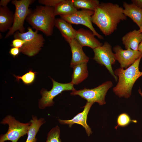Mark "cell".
<instances>
[{"mask_svg":"<svg viewBox=\"0 0 142 142\" xmlns=\"http://www.w3.org/2000/svg\"><path fill=\"white\" fill-rule=\"evenodd\" d=\"M123 8L111 2L101 3L94 11L92 17V23L95 24L105 36H109L115 31L121 21L127 17L123 13Z\"/></svg>","mask_w":142,"mask_h":142,"instance_id":"obj_1","label":"cell"},{"mask_svg":"<svg viewBox=\"0 0 142 142\" xmlns=\"http://www.w3.org/2000/svg\"><path fill=\"white\" fill-rule=\"evenodd\" d=\"M142 56L126 69L119 68L114 71L118 77V82L113 89V92L120 98H129L131 94L133 87L136 80L142 76V72L139 70V66Z\"/></svg>","mask_w":142,"mask_h":142,"instance_id":"obj_2","label":"cell"},{"mask_svg":"<svg viewBox=\"0 0 142 142\" xmlns=\"http://www.w3.org/2000/svg\"><path fill=\"white\" fill-rule=\"evenodd\" d=\"M55 16L54 7L37 6L34 10L31 9L26 20L36 30L50 36L53 33Z\"/></svg>","mask_w":142,"mask_h":142,"instance_id":"obj_3","label":"cell"},{"mask_svg":"<svg viewBox=\"0 0 142 142\" xmlns=\"http://www.w3.org/2000/svg\"><path fill=\"white\" fill-rule=\"evenodd\" d=\"M26 32L21 33L18 31L13 34L14 39L19 38L23 40L25 44L20 49L21 52L29 57L37 54L43 47L45 39L42 34H38V31H34L29 27Z\"/></svg>","mask_w":142,"mask_h":142,"instance_id":"obj_4","label":"cell"},{"mask_svg":"<svg viewBox=\"0 0 142 142\" xmlns=\"http://www.w3.org/2000/svg\"><path fill=\"white\" fill-rule=\"evenodd\" d=\"M34 1L33 0H13L11 1V3L15 7L14 21L5 38H7L13 35L17 31H18L21 33L25 32L24 26V21L31 11L29 8V6Z\"/></svg>","mask_w":142,"mask_h":142,"instance_id":"obj_5","label":"cell"},{"mask_svg":"<svg viewBox=\"0 0 142 142\" xmlns=\"http://www.w3.org/2000/svg\"><path fill=\"white\" fill-rule=\"evenodd\" d=\"M113 86L111 81H106L98 86L91 89L84 88L78 90L75 89L70 93L71 95H78L86 100L87 102L97 103L102 105L106 104L105 97L106 93Z\"/></svg>","mask_w":142,"mask_h":142,"instance_id":"obj_6","label":"cell"},{"mask_svg":"<svg viewBox=\"0 0 142 142\" xmlns=\"http://www.w3.org/2000/svg\"><path fill=\"white\" fill-rule=\"evenodd\" d=\"M2 124H7L8 129L5 134L1 135L0 142L10 140L17 142L19 138L27 134L30 123H21L11 115H8L1 122Z\"/></svg>","mask_w":142,"mask_h":142,"instance_id":"obj_7","label":"cell"},{"mask_svg":"<svg viewBox=\"0 0 142 142\" xmlns=\"http://www.w3.org/2000/svg\"><path fill=\"white\" fill-rule=\"evenodd\" d=\"M53 83L52 89L49 91L42 89L40 92L41 98L39 99L38 108L44 109L47 107L52 106L54 102L53 99L55 97L65 91L73 90L75 88L74 85L70 82L66 83L58 82L51 78Z\"/></svg>","mask_w":142,"mask_h":142,"instance_id":"obj_8","label":"cell"},{"mask_svg":"<svg viewBox=\"0 0 142 142\" xmlns=\"http://www.w3.org/2000/svg\"><path fill=\"white\" fill-rule=\"evenodd\" d=\"M93 50L94 60L101 65L104 66L116 82H117L118 77L115 75L112 68V65L115 63L116 60L110 44L105 42L102 45L95 48Z\"/></svg>","mask_w":142,"mask_h":142,"instance_id":"obj_9","label":"cell"},{"mask_svg":"<svg viewBox=\"0 0 142 142\" xmlns=\"http://www.w3.org/2000/svg\"><path fill=\"white\" fill-rule=\"evenodd\" d=\"M94 13V11L82 9L71 14L60 16V17L61 18L71 24H81L85 26L88 28L99 38L103 39V37L96 31L92 25L91 18Z\"/></svg>","mask_w":142,"mask_h":142,"instance_id":"obj_10","label":"cell"},{"mask_svg":"<svg viewBox=\"0 0 142 142\" xmlns=\"http://www.w3.org/2000/svg\"><path fill=\"white\" fill-rule=\"evenodd\" d=\"M116 60L120 65V68L126 69L130 67L142 56L138 50H133L130 48L124 50L119 45L115 46L113 48Z\"/></svg>","mask_w":142,"mask_h":142,"instance_id":"obj_11","label":"cell"},{"mask_svg":"<svg viewBox=\"0 0 142 142\" xmlns=\"http://www.w3.org/2000/svg\"><path fill=\"white\" fill-rule=\"evenodd\" d=\"M92 102H87L83 107V111L74 116L72 119L69 120H58L59 123L62 124H67L70 128L74 124H76L81 125L84 128L89 136L92 134V132L88 125L87 120L89 111L93 104Z\"/></svg>","mask_w":142,"mask_h":142,"instance_id":"obj_12","label":"cell"},{"mask_svg":"<svg viewBox=\"0 0 142 142\" xmlns=\"http://www.w3.org/2000/svg\"><path fill=\"white\" fill-rule=\"evenodd\" d=\"M95 36L91 30L81 28L77 31L75 39L83 47H88L93 50L103 45Z\"/></svg>","mask_w":142,"mask_h":142,"instance_id":"obj_13","label":"cell"},{"mask_svg":"<svg viewBox=\"0 0 142 142\" xmlns=\"http://www.w3.org/2000/svg\"><path fill=\"white\" fill-rule=\"evenodd\" d=\"M69 44L72 53V58L70 67L79 64L87 63L89 61V58L84 53L83 47L75 39H73L68 42Z\"/></svg>","mask_w":142,"mask_h":142,"instance_id":"obj_14","label":"cell"},{"mask_svg":"<svg viewBox=\"0 0 142 142\" xmlns=\"http://www.w3.org/2000/svg\"><path fill=\"white\" fill-rule=\"evenodd\" d=\"M121 40L126 49L130 48L138 50L139 45L142 41V33L139 30H134L126 34L122 38Z\"/></svg>","mask_w":142,"mask_h":142,"instance_id":"obj_15","label":"cell"},{"mask_svg":"<svg viewBox=\"0 0 142 142\" xmlns=\"http://www.w3.org/2000/svg\"><path fill=\"white\" fill-rule=\"evenodd\" d=\"M124 14L130 17L139 28L142 26V9L132 3L124 2L123 4Z\"/></svg>","mask_w":142,"mask_h":142,"instance_id":"obj_16","label":"cell"},{"mask_svg":"<svg viewBox=\"0 0 142 142\" xmlns=\"http://www.w3.org/2000/svg\"><path fill=\"white\" fill-rule=\"evenodd\" d=\"M55 26L60 31L62 36L68 42L75 38L77 31L71 24L61 18L55 19Z\"/></svg>","mask_w":142,"mask_h":142,"instance_id":"obj_17","label":"cell"},{"mask_svg":"<svg viewBox=\"0 0 142 142\" xmlns=\"http://www.w3.org/2000/svg\"><path fill=\"white\" fill-rule=\"evenodd\" d=\"M14 14L7 6H0V31L4 32L9 30L14 21Z\"/></svg>","mask_w":142,"mask_h":142,"instance_id":"obj_18","label":"cell"},{"mask_svg":"<svg viewBox=\"0 0 142 142\" xmlns=\"http://www.w3.org/2000/svg\"><path fill=\"white\" fill-rule=\"evenodd\" d=\"M87 63H84L77 64L72 68L73 71L71 82L74 85H78L87 78L88 75Z\"/></svg>","mask_w":142,"mask_h":142,"instance_id":"obj_19","label":"cell"},{"mask_svg":"<svg viewBox=\"0 0 142 142\" xmlns=\"http://www.w3.org/2000/svg\"><path fill=\"white\" fill-rule=\"evenodd\" d=\"M28 130V137L26 142H36V136L41 126L45 122L44 119L40 118L38 119L36 116L32 115V119Z\"/></svg>","mask_w":142,"mask_h":142,"instance_id":"obj_20","label":"cell"},{"mask_svg":"<svg viewBox=\"0 0 142 142\" xmlns=\"http://www.w3.org/2000/svg\"><path fill=\"white\" fill-rule=\"evenodd\" d=\"M78 11L74 6L72 0H62L54 8L55 16L69 15Z\"/></svg>","mask_w":142,"mask_h":142,"instance_id":"obj_21","label":"cell"},{"mask_svg":"<svg viewBox=\"0 0 142 142\" xmlns=\"http://www.w3.org/2000/svg\"><path fill=\"white\" fill-rule=\"evenodd\" d=\"M75 7L80 8L94 11L99 4L98 0H72Z\"/></svg>","mask_w":142,"mask_h":142,"instance_id":"obj_22","label":"cell"},{"mask_svg":"<svg viewBox=\"0 0 142 142\" xmlns=\"http://www.w3.org/2000/svg\"><path fill=\"white\" fill-rule=\"evenodd\" d=\"M37 74V72H33L32 70H30L29 72L22 76H16L14 75H13L16 78L17 81L19 82L20 79L24 84L29 85L34 82Z\"/></svg>","mask_w":142,"mask_h":142,"instance_id":"obj_23","label":"cell"},{"mask_svg":"<svg viewBox=\"0 0 142 142\" xmlns=\"http://www.w3.org/2000/svg\"><path fill=\"white\" fill-rule=\"evenodd\" d=\"M136 120H132L129 116L126 113H123L120 114L118 117L117 120V125L115 127L116 129L119 127H124L129 125L130 123H136Z\"/></svg>","mask_w":142,"mask_h":142,"instance_id":"obj_24","label":"cell"},{"mask_svg":"<svg viewBox=\"0 0 142 142\" xmlns=\"http://www.w3.org/2000/svg\"><path fill=\"white\" fill-rule=\"evenodd\" d=\"M60 133V129L58 126L53 128L47 134L46 142H62Z\"/></svg>","mask_w":142,"mask_h":142,"instance_id":"obj_25","label":"cell"},{"mask_svg":"<svg viewBox=\"0 0 142 142\" xmlns=\"http://www.w3.org/2000/svg\"><path fill=\"white\" fill-rule=\"evenodd\" d=\"M62 0H39L38 2L45 6L54 8Z\"/></svg>","mask_w":142,"mask_h":142,"instance_id":"obj_26","label":"cell"},{"mask_svg":"<svg viewBox=\"0 0 142 142\" xmlns=\"http://www.w3.org/2000/svg\"><path fill=\"white\" fill-rule=\"evenodd\" d=\"M25 41L20 39H14L12 41L10 46L12 47H16L20 49L25 44Z\"/></svg>","mask_w":142,"mask_h":142,"instance_id":"obj_27","label":"cell"},{"mask_svg":"<svg viewBox=\"0 0 142 142\" xmlns=\"http://www.w3.org/2000/svg\"><path fill=\"white\" fill-rule=\"evenodd\" d=\"M20 52V49L16 47L11 48L9 52L10 54L14 58L18 56Z\"/></svg>","mask_w":142,"mask_h":142,"instance_id":"obj_28","label":"cell"},{"mask_svg":"<svg viewBox=\"0 0 142 142\" xmlns=\"http://www.w3.org/2000/svg\"><path fill=\"white\" fill-rule=\"evenodd\" d=\"M132 3L142 9V0H132Z\"/></svg>","mask_w":142,"mask_h":142,"instance_id":"obj_29","label":"cell"},{"mask_svg":"<svg viewBox=\"0 0 142 142\" xmlns=\"http://www.w3.org/2000/svg\"><path fill=\"white\" fill-rule=\"evenodd\" d=\"M11 1V0H1L0 1V6L6 7L8 3Z\"/></svg>","mask_w":142,"mask_h":142,"instance_id":"obj_30","label":"cell"},{"mask_svg":"<svg viewBox=\"0 0 142 142\" xmlns=\"http://www.w3.org/2000/svg\"><path fill=\"white\" fill-rule=\"evenodd\" d=\"M138 50L142 54V41L139 45Z\"/></svg>","mask_w":142,"mask_h":142,"instance_id":"obj_31","label":"cell"},{"mask_svg":"<svg viewBox=\"0 0 142 142\" xmlns=\"http://www.w3.org/2000/svg\"><path fill=\"white\" fill-rule=\"evenodd\" d=\"M138 92L139 94H140L142 98V92L141 91V89L140 88H139V89L138 90Z\"/></svg>","mask_w":142,"mask_h":142,"instance_id":"obj_32","label":"cell"},{"mask_svg":"<svg viewBox=\"0 0 142 142\" xmlns=\"http://www.w3.org/2000/svg\"><path fill=\"white\" fill-rule=\"evenodd\" d=\"M139 31H140V32L142 33V26L141 27H140V28H139Z\"/></svg>","mask_w":142,"mask_h":142,"instance_id":"obj_33","label":"cell"},{"mask_svg":"<svg viewBox=\"0 0 142 142\" xmlns=\"http://www.w3.org/2000/svg\"><path fill=\"white\" fill-rule=\"evenodd\" d=\"M6 142L5 141H4V142Z\"/></svg>","mask_w":142,"mask_h":142,"instance_id":"obj_34","label":"cell"}]
</instances>
